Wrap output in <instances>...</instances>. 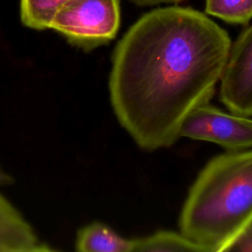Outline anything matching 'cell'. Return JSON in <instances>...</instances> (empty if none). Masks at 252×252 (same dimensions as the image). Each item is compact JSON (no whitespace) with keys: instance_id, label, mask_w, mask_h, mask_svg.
<instances>
[{"instance_id":"10","label":"cell","mask_w":252,"mask_h":252,"mask_svg":"<svg viewBox=\"0 0 252 252\" xmlns=\"http://www.w3.org/2000/svg\"><path fill=\"white\" fill-rule=\"evenodd\" d=\"M205 12L228 24L245 25L252 19V0H205Z\"/></svg>"},{"instance_id":"9","label":"cell","mask_w":252,"mask_h":252,"mask_svg":"<svg viewBox=\"0 0 252 252\" xmlns=\"http://www.w3.org/2000/svg\"><path fill=\"white\" fill-rule=\"evenodd\" d=\"M68 0H20L22 23L33 30L42 31L50 24L58 9Z\"/></svg>"},{"instance_id":"3","label":"cell","mask_w":252,"mask_h":252,"mask_svg":"<svg viewBox=\"0 0 252 252\" xmlns=\"http://www.w3.org/2000/svg\"><path fill=\"white\" fill-rule=\"evenodd\" d=\"M119 27V0H68L58 9L49 29L79 47L92 49L111 41Z\"/></svg>"},{"instance_id":"8","label":"cell","mask_w":252,"mask_h":252,"mask_svg":"<svg viewBox=\"0 0 252 252\" xmlns=\"http://www.w3.org/2000/svg\"><path fill=\"white\" fill-rule=\"evenodd\" d=\"M207 252L181 232L159 230L149 236L135 239L134 252Z\"/></svg>"},{"instance_id":"2","label":"cell","mask_w":252,"mask_h":252,"mask_svg":"<svg viewBox=\"0 0 252 252\" xmlns=\"http://www.w3.org/2000/svg\"><path fill=\"white\" fill-rule=\"evenodd\" d=\"M252 219V150L213 158L192 184L179 217L180 232L207 252L224 247Z\"/></svg>"},{"instance_id":"6","label":"cell","mask_w":252,"mask_h":252,"mask_svg":"<svg viewBox=\"0 0 252 252\" xmlns=\"http://www.w3.org/2000/svg\"><path fill=\"white\" fill-rule=\"evenodd\" d=\"M52 250L41 241L22 214L0 193V252Z\"/></svg>"},{"instance_id":"11","label":"cell","mask_w":252,"mask_h":252,"mask_svg":"<svg viewBox=\"0 0 252 252\" xmlns=\"http://www.w3.org/2000/svg\"><path fill=\"white\" fill-rule=\"evenodd\" d=\"M223 251L252 252V219L243 229L224 247Z\"/></svg>"},{"instance_id":"12","label":"cell","mask_w":252,"mask_h":252,"mask_svg":"<svg viewBox=\"0 0 252 252\" xmlns=\"http://www.w3.org/2000/svg\"><path fill=\"white\" fill-rule=\"evenodd\" d=\"M129 1L141 7H149V6H157L159 4H177L185 0H129Z\"/></svg>"},{"instance_id":"5","label":"cell","mask_w":252,"mask_h":252,"mask_svg":"<svg viewBox=\"0 0 252 252\" xmlns=\"http://www.w3.org/2000/svg\"><path fill=\"white\" fill-rule=\"evenodd\" d=\"M220 99L230 112L252 116V25L231 43L220 80Z\"/></svg>"},{"instance_id":"13","label":"cell","mask_w":252,"mask_h":252,"mask_svg":"<svg viewBox=\"0 0 252 252\" xmlns=\"http://www.w3.org/2000/svg\"><path fill=\"white\" fill-rule=\"evenodd\" d=\"M12 182V178L5 171L0 169V185H6Z\"/></svg>"},{"instance_id":"1","label":"cell","mask_w":252,"mask_h":252,"mask_svg":"<svg viewBox=\"0 0 252 252\" xmlns=\"http://www.w3.org/2000/svg\"><path fill=\"white\" fill-rule=\"evenodd\" d=\"M231 40L222 28L190 7L154 9L117 42L111 58L113 112L145 151L173 145L181 123L213 97Z\"/></svg>"},{"instance_id":"4","label":"cell","mask_w":252,"mask_h":252,"mask_svg":"<svg viewBox=\"0 0 252 252\" xmlns=\"http://www.w3.org/2000/svg\"><path fill=\"white\" fill-rule=\"evenodd\" d=\"M179 136L211 142L228 152L242 151L252 148V118L227 113L208 102L186 115Z\"/></svg>"},{"instance_id":"7","label":"cell","mask_w":252,"mask_h":252,"mask_svg":"<svg viewBox=\"0 0 252 252\" xmlns=\"http://www.w3.org/2000/svg\"><path fill=\"white\" fill-rule=\"evenodd\" d=\"M75 248L80 252H134L135 239L125 238L108 225L94 221L78 231Z\"/></svg>"}]
</instances>
